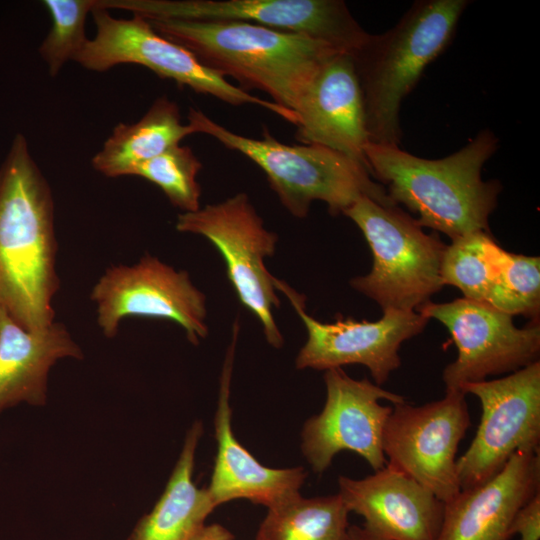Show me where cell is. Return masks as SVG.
I'll list each match as a JSON object with an SVG mask.
<instances>
[{
  "label": "cell",
  "instance_id": "6da1fadb",
  "mask_svg": "<svg viewBox=\"0 0 540 540\" xmlns=\"http://www.w3.org/2000/svg\"><path fill=\"white\" fill-rule=\"evenodd\" d=\"M54 216L51 187L18 133L0 166V311L27 331L55 322Z\"/></svg>",
  "mask_w": 540,
  "mask_h": 540
},
{
  "label": "cell",
  "instance_id": "7a4b0ae2",
  "mask_svg": "<svg viewBox=\"0 0 540 540\" xmlns=\"http://www.w3.org/2000/svg\"><path fill=\"white\" fill-rule=\"evenodd\" d=\"M499 140L482 130L460 150L441 159H425L397 145L368 142L365 158L372 177L389 198L418 215L421 227L440 231L452 239L489 232V217L497 206L502 185L482 178L484 164Z\"/></svg>",
  "mask_w": 540,
  "mask_h": 540
},
{
  "label": "cell",
  "instance_id": "3957f363",
  "mask_svg": "<svg viewBox=\"0 0 540 540\" xmlns=\"http://www.w3.org/2000/svg\"><path fill=\"white\" fill-rule=\"evenodd\" d=\"M148 21L155 31L187 48L202 64L224 78L235 79L242 90H261L273 103L295 113L322 65L343 53L306 35L246 22Z\"/></svg>",
  "mask_w": 540,
  "mask_h": 540
},
{
  "label": "cell",
  "instance_id": "277c9868",
  "mask_svg": "<svg viewBox=\"0 0 540 540\" xmlns=\"http://www.w3.org/2000/svg\"><path fill=\"white\" fill-rule=\"evenodd\" d=\"M470 1L421 0L352 54L369 142L400 146V108L426 67L450 43Z\"/></svg>",
  "mask_w": 540,
  "mask_h": 540
},
{
  "label": "cell",
  "instance_id": "5b68a950",
  "mask_svg": "<svg viewBox=\"0 0 540 540\" xmlns=\"http://www.w3.org/2000/svg\"><path fill=\"white\" fill-rule=\"evenodd\" d=\"M187 118L196 133L213 137L259 166L282 205L295 217H306L317 200L326 203L333 215L343 214L361 197L396 205L363 165L339 152L318 145L284 144L266 128L259 139L243 136L192 107Z\"/></svg>",
  "mask_w": 540,
  "mask_h": 540
},
{
  "label": "cell",
  "instance_id": "8992f818",
  "mask_svg": "<svg viewBox=\"0 0 540 540\" xmlns=\"http://www.w3.org/2000/svg\"><path fill=\"white\" fill-rule=\"evenodd\" d=\"M343 214L359 227L373 255L371 271L350 284L382 310L417 311L443 288L445 243L425 233L398 205L384 206L361 197Z\"/></svg>",
  "mask_w": 540,
  "mask_h": 540
},
{
  "label": "cell",
  "instance_id": "52a82bcc",
  "mask_svg": "<svg viewBox=\"0 0 540 540\" xmlns=\"http://www.w3.org/2000/svg\"><path fill=\"white\" fill-rule=\"evenodd\" d=\"M96 34L75 58L87 70L103 72L120 64H137L161 78L170 79L196 93L213 96L234 106L258 105L296 125L297 114L263 100L226 80L202 64L187 48L162 36L142 16H112L99 1L92 11Z\"/></svg>",
  "mask_w": 540,
  "mask_h": 540
},
{
  "label": "cell",
  "instance_id": "ba28073f",
  "mask_svg": "<svg viewBox=\"0 0 540 540\" xmlns=\"http://www.w3.org/2000/svg\"><path fill=\"white\" fill-rule=\"evenodd\" d=\"M177 231L207 238L223 257L228 279L239 301L260 321L269 344L280 348L283 337L273 310L280 305L274 276L265 258L274 254L278 237L264 226L246 193L178 215Z\"/></svg>",
  "mask_w": 540,
  "mask_h": 540
},
{
  "label": "cell",
  "instance_id": "9c48e42d",
  "mask_svg": "<svg viewBox=\"0 0 540 540\" xmlns=\"http://www.w3.org/2000/svg\"><path fill=\"white\" fill-rule=\"evenodd\" d=\"M460 390L475 395L482 408L476 435L456 462L461 489L491 479L517 451H539L540 361Z\"/></svg>",
  "mask_w": 540,
  "mask_h": 540
},
{
  "label": "cell",
  "instance_id": "30bf717a",
  "mask_svg": "<svg viewBox=\"0 0 540 540\" xmlns=\"http://www.w3.org/2000/svg\"><path fill=\"white\" fill-rule=\"evenodd\" d=\"M465 396L461 390H454L420 406L394 404L383 429L386 465L407 475L443 503L461 490L456 454L470 427Z\"/></svg>",
  "mask_w": 540,
  "mask_h": 540
},
{
  "label": "cell",
  "instance_id": "8fae6325",
  "mask_svg": "<svg viewBox=\"0 0 540 540\" xmlns=\"http://www.w3.org/2000/svg\"><path fill=\"white\" fill-rule=\"evenodd\" d=\"M97 325L107 338L118 334L129 317L167 319L179 324L198 344L208 335L206 297L184 270L150 254L133 265H112L90 292Z\"/></svg>",
  "mask_w": 540,
  "mask_h": 540
},
{
  "label": "cell",
  "instance_id": "7c38bea8",
  "mask_svg": "<svg viewBox=\"0 0 540 540\" xmlns=\"http://www.w3.org/2000/svg\"><path fill=\"white\" fill-rule=\"evenodd\" d=\"M417 312L441 322L457 347V358L442 374L446 391L539 361L538 320L518 328L513 316L464 297L446 303L429 301Z\"/></svg>",
  "mask_w": 540,
  "mask_h": 540
},
{
  "label": "cell",
  "instance_id": "4fadbf2b",
  "mask_svg": "<svg viewBox=\"0 0 540 540\" xmlns=\"http://www.w3.org/2000/svg\"><path fill=\"white\" fill-rule=\"evenodd\" d=\"M121 7L148 20L258 24L306 35L351 55L370 36L342 0H133Z\"/></svg>",
  "mask_w": 540,
  "mask_h": 540
},
{
  "label": "cell",
  "instance_id": "5bb4252c",
  "mask_svg": "<svg viewBox=\"0 0 540 540\" xmlns=\"http://www.w3.org/2000/svg\"><path fill=\"white\" fill-rule=\"evenodd\" d=\"M274 286L289 299L307 330V341L296 357L298 369L360 364L381 386L401 365V344L422 332L429 321L417 311L385 309L373 322L338 317L333 323H323L306 312L303 295L275 277Z\"/></svg>",
  "mask_w": 540,
  "mask_h": 540
},
{
  "label": "cell",
  "instance_id": "9a60e30c",
  "mask_svg": "<svg viewBox=\"0 0 540 540\" xmlns=\"http://www.w3.org/2000/svg\"><path fill=\"white\" fill-rule=\"evenodd\" d=\"M326 401L322 411L304 424L301 449L315 473H323L336 454L353 451L363 457L374 471L382 469L386 458L382 450L383 429L393 405L404 398L364 378L349 377L342 368L324 374Z\"/></svg>",
  "mask_w": 540,
  "mask_h": 540
},
{
  "label": "cell",
  "instance_id": "2e32d148",
  "mask_svg": "<svg viewBox=\"0 0 540 540\" xmlns=\"http://www.w3.org/2000/svg\"><path fill=\"white\" fill-rule=\"evenodd\" d=\"M339 496L363 517L364 540H436L444 503L407 475L385 465L362 479L340 476Z\"/></svg>",
  "mask_w": 540,
  "mask_h": 540
},
{
  "label": "cell",
  "instance_id": "e0dca14e",
  "mask_svg": "<svg viewBox=\"0 0 540 540\" xmlns=\"http://www.w3.org/2000/svg\"><path fill=\"white\" fill-rule=\"evenodd\" d=\"M296 113L297 141L339 152L369 171L364 101L351 54L337 53L322 65Z\"/></svg>",
  "mask_w": 540,
  "mask_h": 540
},
{
  "label": "cell",
  "instance_id": "ac0fdd59",
  "mask_svg": "<svg viewBox=\"0 0 540 540\" xmlns=\"http://www.w3.org/2000/svg\"><path fill=\"white\" fill-rule=\"evenodd\" d=\"M238 333L236 321L220 378L214 419L217 454L207 490L216 507L231 500L247 499L270 509L300 495L307 473L302 467L274 469L264 466L234 436L230 386Z\"/></svg>",
  "mask_w": 540,
  "mask_h": 540
},
{
  "label": "cell",
  "instance_id": "d6986e66",
  "mask_svg": "<svg viewBox=\"0 0 540 540\" xmlns=\"http://www.w3.org/2000/svg\"><path fill=\"white\" fill-rule=\"evenodd\" d=\"M540 493L539 451H517L491 479L444 503L436 540H509L519 510Z\"/></svg>",
  "mask_w": 540,
  "mask_h": 540
},
{
  "label": "cell",
  "instance_id": "ffe728a7",
  "mask_svg": "<svg viewBox=\"0 0 540 540\" xmlns=\"http://www.w3.org/2000/svg\"><path fill=\"white\" fill-rule=\"evenodd\" d=\"M83 357L63 323L27 331L0 311V413L20 403L44 406L51 368L59 360Z\"/></svg>",
  "mask_w": 540,
  "mask_h": 540
},
{
  "label": "cell",
  "instance_id": "44dd1931",
  "mask_svg": "<svg viewBox=\"0 0 540 540\" xmlns=\"http://www.w3.org/2000/svg\"><path fill=\"white\" fill-rule=\"evenodd\" d=\"M202 431L201 422L190 427L162 495L126 540H191L205 525L216 506L207 488H198L192 478Z\"/></svg>",
  "mask_w": 540,
  "mask_h": 540
},
{
  "label": "cell",
  "instance_id": "7402d4cb",
  "mask_svg": "<svg viewBox=\"0 0 540 540\" xmlns=\"http://www.w3.org/2000/svg\"><path fill=\"white\" fill-rule=\"evenodd\" d=\"M194 133L196 130L190 123H182L178 105L162 96L137 122L116 125L91 164L97 172L110 178L129 176L139 164Z\"/></svg>",
  "mask_w": 540,
  "mask_h": 540
},
{
  "label": "cell",
  "instance_id": "603a6c76",
  "mask_svg": "<svg viewBox=\"0 0 540 540\" xmlns=\"http://www.w3.org/2000/svg\"><path fill=\"white\" fill-rule=\"evenodd\" d=\"M349 511L339 494L301 495L268 509L258 540H350Z\"/></svg>",
  "mask_w": 540,
  "mask_h": 540
},
{
  "label": "cell",
  "instance_id": "cb8c5ba5",
  "mask_svg": "<svg viewBox=\"0 0 540 540\" xmlns=\"http://www.w3.org/2000/svg\"><path fill=\"white\" fill-rule=\"evenodd\" d=\"M506 250L489 232L476 231L446 245L441 262V278L445 285L457 287L464 298L485 302L503 265Z\"/></svg>",
  "mask_w": 540,
  "mask_h": 540
},
{
  "label": "cell",
  "instance_id": "d4e9b609",
  "mask_svg": "<svg viewBox=\"0 0 540 540\" xmlns=\"http://www.w3.org/2000/svg\"><path fill=\"white\" fill-rule=\"evenodd\" d=\"M202 163L188 146L177 144L138 166L130 176H139L158 186L171 204L183 212L200 208L201 187L197 176Z\"/></svg>",
  "mask_w": 540,
  "mask_h": 540
},
{
  "label": "cell",
  "instance_id": "484cf974",
  "mask_svg": "<svg viewBox=\"0 0 540 540\" xmlns=\"http://www.w3.org/2000/svg\"><path fill=\"white\" fill-rule=\"evenodd\" d=\"M484 303L511 316L523 315L538 320L540 258L507 251L501 271Z\"/></svg>",
  "mask_w": 540,
  "mask_h": 540
},
{
  "label": "cell",
  "instance_id": "4316f807",
  "mask_svg": "<svg viewBox=\"0 0 540 540\" xmlns=\"http://www.w3.org/2000/svg\"><path fill=\"white\" fill-rule=\"evenodd\" d=\"M51 27L39 47V53L55 77L64 64L75 60L88 38L85 35L87 16L98 5L94 0H44Z\"/></svg>",
  "mask_w": 540,
  "mask_h": 540
},
{
  "label": "cell",
  "instance_id": "83f0119b",
  "mask_svg": "<svg viewBox=\"0 0 540 540\" xmlns=\"http://www.w3.org/2000/svg\"><path fill=\"white\" fill-rule=\"evenodd\" d=\"M520 534V540H540V493L523 506L510 528V534Z\"/></svg>",
  "mask_w": 540,
  "mask_h": 540
},
{
  "label": "cell",
  "instance_id": "f1b7e54d",
  "mask_svg": "<svg viewBox=\"0 0 540 540\" xmlns=\"http://www.w3.org/2000/svg\"><path fill=\"white\" fill-rule=\"evenodd\" d=\"M234 535L220 524L204 525L191 540H233ZM258 540V539H256Z\"/></svg>",
  "mask_w": 540,
  "mask_h": 540
},
{
  "label": "cell",
  "instance_id": "f546056e",
  "mask_svg": "<svg viewBox=\"0 0 540 540\" xmlns=\"http://www.w3.org/2000/svg\"><path fill=\"white\" fill-rule=\"evenodd\" d=\"M350 540H364L360 534L359 526H349Z\"/></svg>",
  "mask_w": 540,
  "mask_h": 540
}]
</instances>
